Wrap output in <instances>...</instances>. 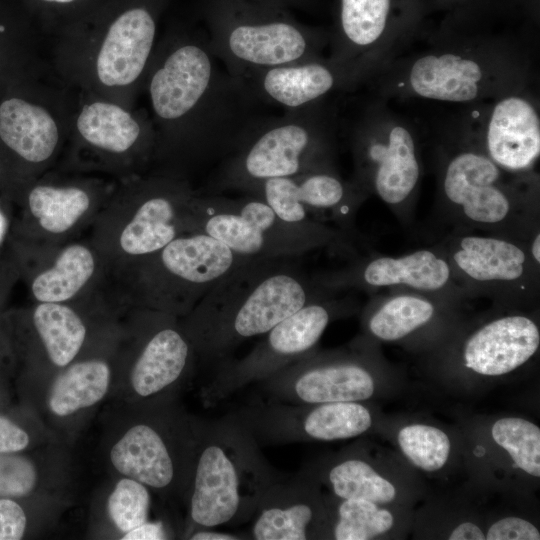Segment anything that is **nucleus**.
I'll return each mask as SVG.
<instances>
[{"mask_svg": "<svg viewBox=\"0 0 540 540\" xmlns=\"http://www.w3.org/2000/svg\"><path fill=\"white\" fill-rule=\"evenodd\" d=\"M151 490L132 478L118 476L106 496L104 516L115 538L150 520Z\"/></svg>", "mask_w": 540, "mask_h": 540, "instance_id": "nucleus-33", "label": "nucleus"}, {"mask_svg": "<svg viewBox=\"0 0 540 540\" xmlns=\"http://www.w3.org/2000/svg\"><path fill=\"white\" fill-rule=\"evenodd\" d=\"M330 294L296 258H250L220 279L180 324L197 359L221 363L244 341Z\"/></svg>", "mask_w": 540, "mask_h": 540, "instance_id": "nucleus-4", "label": "nucleus"}, {"mask_svg": "<svg viewBox=\"0 0 540 540\" xmlns=\"http://www.w3.org/2000/svg\"><path fill=\"white\" fill-rule=\"evenodd\" d=\"M360 351L317 354L255 383L268 400L291 404L362 402L376 389L371 367Z\"/></svg>", "mask_w": 540, "mask_h": 540, "instance_id": "nucleus-22", "label": "nucleus"}, {"mask_svg": "<svg viewBox=\"0 0 540 540\" xmlns=\"http://www.w3.org/2000/svg\"><path fill=\"white\" fill-rule=\"evenodd\" d=\"M244 193L264 200L285 221L332 222L351 235L355 213L367 199L338 170L268 179L251 185Z\"/></svg>", "mask_w": 540, "mask_h": 540, "instance_id": "nucleus-24", "label": "nucleus"}, {"mask_svg": "<svg viewBox=\"0 0 540 540\" xmlns=\"http://www.w3.org/2000/svg\"><path fill=\"white\" fill-rule=\"evenodd\" d=\"M431 13H444L443 22L461 29H483L508 18L502 0H424Z\"/></svg>", "mask_w": 540, "mask_h": 540, "instance_id": "nucleus-36", "label": "nucleus"}, {"mask_svg": "<svg viewBox=\"0 0 540 540\" xmlns=\"http://www.w3.org/2000/svg\"><path fill=\"white\" fill-rule=\"evenodd\" d=\"M47 3H55V4H68L75 2L76 0H42Z\"/></svg>", "mask_w": 540, "mask_h": 540, "instance_id": "nucleus-48", "label": "nucleus"}, {"mask_svg": "<svg viewBox=\"0 0 540 540\" xmlns=\"http://www.w3.org/2000/svg\"><path fill=\"white\" fill-rule=\"evenodd\" d=\"M466 107L480 146L497 166L513 174L539 175L540 106L536 83Z\"/></svg>", "mask_w": 540, "mask_h": 540, "instance_id": "nucleus-21", "label": "nucleus"}, {"mask_svg": "<svg viewBox=\"0 0 540 540\" xmlns=\"http://www.w3.org/2000/svg\"><path fill=\"white\" fill-rule=\"evenodd\" d=\"M190 540H241L245 535L218 531V528L195 529L185 536Z\"/></svg>", "mask_w": 540, "mask_h": 540, "instance_id": "nucleus-44", "label": "nucleus"}, {"mask_svg": "<svg viewBox=\"0 0 540 540\" xmlns=\"http://www.w3.org/2000/svg\"><path fill=\"white\" fill-rule=\"evenodd\" d=\"M219 61L208 38L173 34L157 43L143 85L154 170L190 179L231 154L264 117L262 104Z\"/></svg>", "mask_w": 540, "mask_h": 540, "instance_id": "nucleus-1", "label": "nucleus"}, {"mask_svg": "<svg viewBox=\"0 0 540 540\" xmlns=\"http://www.w3.org/2000/svg\"><path fill=\"white\" fill-rule=\"evenodd\" d=\"M249 522L247 539L330 538V501L303 473L290 479L279 478L262 495Z\"/></svg>", "mask_w": 540, "mask_h": 540, "instance_id": "nucleus-25", "label": "nucleus"}, {"mask_svg": "<svg viewBox=\"0 0 540 540\" xmlns=\"http://www.w3.org/2000/svg\"><path fill=\"white\" fill-rule=\"evenodd\" d=\"M491 435L517 468L540 477V429L536 424L519 417H504L494 422Z\"/></svg>", "mask_w": 540, "mask_h": 540, "instance_id": "nucleus-34", "label": "nucleus"}, {"mask_svg": "<svg viewBox=\"0 0 540 540\" xmlns=\"http://www.w3.org/2000/svg\"><path fill=\"white\" fill-rule=\"evenodd\" d=\"M189 178L151 170L118 181L93 221L88 241L113 280L128 267L189 233Z\"/></svg>", "mask_w": 540, "mask_h": 540, "instance_id": "nucleus-7", "label": "nucleus"}, {"mask_svg": "<svg viewBox=\"0 0 540 540\" xmlns=\"http://www.w3.org/2000/svg\"><path fill=\"white\" fill-rule=\"evenodd\" d=\"M62 169L102 173L119 181L149 171L155 133L144 111L84 93L75 103Z\"/></svg>", "mask_w": 540, "mask_h": 540, "instance_id": "nucleus-12", "label": "nucleus"}, {"mask_svg": "<svg viewBox=\"0 0 540 540\" xmlns=\"http://www.w3.org/2000/svg\"><path fill=\"white\" fill-rule=\"evenodd\" d=\"M43 446L32 450L0 453V498L43 504L48 491L58 484L59 472L49 463Z\"/></svg>", "mask_w": 540, "mask_h": 540, "instance_id": "nucleus-31", "label": "nucleus"}, {"mask_svg": "<svg viewBox=\"0 0 540 540\" xmlns=\"http://www.w3.org/2000/svg\"><path fill=\"white\" fill-rule=\"evenodd\" d=\"M96 298L79 303L33 302L11 310L19 357L17 387L46 379L65 368L111 325L109 309Z\"/></svg>", "mask_w": 540, "mask_h": 540, "instance_id": "nucleus-14", "label": "nucleus"}, {"mask_svg": "<svg viewBox=\"0 0 540 540\" xmlns=\"http://www.w3.org/2000/svg\"><path fill=\"white\" fill-rule=\"evenodd\" d=\"M537 322L520 311L499 315L476 328L462 346L464 367L483 376L508 374L538 352Z\"/></svg>", "mask_w": 540, "mask_h": 540, "instance_id": "nucleus-28", "label": "nucleus"}, {"mask_svg": "<svg viewBox=\"0 0 540 540\" xmlns=\"http://www.w3.org/2000/svg\"><path fill=\"white\" fill-rule=\"evenodd\" d=\"M238 81L261 104L285 111L327 100L337 92H352L367 83L359 70L324 56L257 70Z\"/></svg>", "mask_w": 540, "mask_h": 540, "instance_id": "nucleus-26", "label": "nucleus"}, {"mask_svg": "<svg viewBox=\"0 0 540 540\" xmlns=\"http://www.w3.org/2000/svg\"><path fill=\"white\" fill-rule=\"evenodd\" d=\"M487 540H539L536 526L519 517H505L494 522L485 535Z\"/></svg>", "mask_w": 540, "mask_h": 540, "instance_id": "nucleus-40", "label": "nucleus"}, {"mask_svg": "<svg viewBox=\"0 0 540 540\" xmlns=\"http://www.w3.org/2000/svg\"><path fill=\"white\" fill-rule=\"evenodd\" d=\"M211 48L237 80L267 68L323 57L329 33L272 17L219 18Z\"/></svg>", "mask_w": 540, "mask_h": 540, "instance_id": "nucleus-19", "label": "nucleus"}, {"mask_svg": "<svg viewBox=\"0 0 540 540\" xmlns=\"http://www.w3.org/2000/svg\"><path fill=\"white\" fill-rule=\"evenodd\" d=\"M437 124L433 140L436 206L453 230L529 241L539 231V175L497 166L483 151L466 106Z\"/></svg>", "mask_w": 540, "mask_h": 540, "instance_id": "nucleus-3", "label": "nucleus"}, {"mask_svg": "<svg viewBox=\"0 0 540 540\" xmlns=\"http://www.w3.org/2000/svg\"><path fill=\"white\" fill-rule=\"evenodd\" d=\"M248 259L205 233H187L140 259L114 281L127 308L183 318L220 279Z\"/></svg>", "mask_w": 540, "mask_h": 540, "instance_id": "nucleus-9", "label": "nucleus"}, {"mask_svg": "<svg viewBox=\"0 0 540 540\" xmlns=\"http://www.w3.org/2000/svg\"><path fill=\"white\" fill-rule=\"evenodd\" d=\"M43 504L0 498V540H21L33 535Z\"/></svg>", "mask_w": 540, "mask_h": 540, "instance_id": "nucleus-39", "label": "nucleus"}, {"mask_svg": "<svg viewBox=\"0 0 540 540\" xmlns=\"http://www.w3.org/2000/svg\"><path fill=\"white\" fill-rule=\"evenodd\" d=\"M323 100L281 116H264L240 145L221 160L205 194L244 193L273 178L337 170V109Z\"/></svg>", "mask_w": 540, "mask_h": 540, "instance_id": "nucleus-6", "label": "nucleus"}, {"mask_svg": "<svg viewBox=\"0 0 540 540\" xmlns=\"http://www.w3.org/2000/svg\"><path fill=\"white\" fill-rule=\"evenodd\" d=\"M279 478L260 445L233 419H202L181 537L195 529L249 522L262 495Z\"/></svg>", "mask_w": 540, "mask_h": 540, "instance_id": "nucleus-5", "label": "nucleus"}, {"mask_svg": "<svg viewBox=\"0 0 540 540\" xmlns=\"http://www.w3.org/2000/svg\"><path fill=\"white\" fill-rule=\"evenodd\" d=\"M449 540H484L485 534L482 529L472 523L463 522L456 526L449 535Z\"/></svg>", "mask_w": 540, "mask_h": 540, "instance_id": "nucleus-45", "label": "nucleus"}, {"mask_svg": "<svg viewBox=\"0 0 540 540\" xmlns=\"http://www.w3.org/2000/svg\"><path fill=\"white\" fill-rule=\"evenodd\" d=\"M336 294L313 300L286 317L245 357L221 363L202 391L206 403H215L251 383H257L314 351L329 323L353 310V301Z\"/></svg>", "mask_w": 540, "mask_h": 540, "instance_id": "nucleus-18", "label": "nucleus"}, {"mask_svg": "<svg viewBox=\"0 0 540 540\" xmlns=\"http://www.w3.org/2000/svg\"><path fill=\"white\" fill-rule=\"evenodd\" d=\"M33 302L78 303L97 296L109 274L91 243L73 240L47 257L23 265Z\"/></svg>", "mask_w": 540, "mask_h": 540, "instance_id": "nucleus-27", "label": "nucleus"}, {"mask_svg": "<svg viewBox=\"0 0 540 540\" xmlns=\"http://www.w3.org/2000/svg\"><path fill=\"white\" fill-rule=\"evenodd\" d=\"M398 445L405 457L416 467L435 472L448 461L450 439L441 429L426 424L402 427L397 435Z\"/></svg>", "mask_w": 540, "mask_h": 540, "instance_id": "nucleus-35", "label": "nucleus"}, {"mask_svg": "<svg viewBox=\"0 0 540 540\" xmlns=\"http://www.w3.org/2000/svg\"><path fill=\"white\" fill-rule=\"evenodd\" d=\"M129 310L123 335L126 347L122 339L116 370L126 402L140 406L176 402L197 360L180 318L144 308Z\"/></svg>", "mask_w": 540, "mask_h": 540, "instance_id": "nucleus-13", "label": "nucleus"}, {"mask_svg": "<svg viewBox=\"0 0 540 540\" xmlns=\"http://www.w3.org/2000/svg\"><path fill=\"white\" fill-rule=\"evenodd\" d=\"M176 538L164 520H148L121 537V540H164Z\"/></svg>", "mask_w": 540, "mask_h": 540, "instance_id": "nucleus-42", "label": "nucleus"}, {"mask_svg": "<svg viewBox=\"0 0 540 540\" xmlns=\"http://www.w3.org/2000/svg\"><path fill=\"white\" fill-rule=\"evenodd\" d=\"M13 217L0 206V256L12 253L6 252L5 248H11Z\"/></svg>", "mask_w": 540, "mask_h": 540, "instance_id": "nucleus-46", "label": "nucleus"}, {"mask_svg": "<svg viewBox=\"0 0 540 540\" xmlns=\"http://www.w3.org/2000/svg\"><path fill=\"white\" fill-rule=\"evenodd\" d=\"M20 277L13 254L0 256V313L6 296L16 278Z\"/></svg>", "mask_w": 540, "mask_h": 540, "instance_id": "nucleus-43", "label": "nucleus"}, {"mask_svg": "<svg viewBox=\"0 0 540 540\" xmlns=\"http://www.w3.org/2000/svg\"><path fill=\"white\" fill-rule=\"evenodd\" d=\"M510 19L538 28L540 23V0H502Z\"/></svg>", "mask_w": 540, "mask_h": 540, "instance_id": "nucleus-41", "label": "nucleus"}, {"mask_svg": "<svg viewBox=\"0 0 540 540\" xmlns=\"http://www.w3.org/2000/svg\"><path fill=\"white\" fill-rule=\"evenodd\" d=\"M129 405L107 451L111 469L152 492L185 501L201 420L176 402Z\"/></svg>", "mask_w": 540, "mask_h": 540, "instance_id": "nucleus-10", "label": "nucleus"}, {"mask_svg": "<svg viewBox=\"0 0 540 540\" xmlns=\"http://www.w3.org/2000/svg\"><path fill=\"white\" fill-rule=\"evenodd\" d=\"M536 29L427 28L366 85L374 96L464 106L536 83Z\"/></svg>", "mask_w": 540, "mask_h": 540, "instance_id": "nucleus-2", "label": "nucleus"}, {"mask_svg": "<svg viewBox=\"0 0 540 540\" xmlns=\"http://www.w3.org/2000/svg\"><path fill=\"white\" fill-rule=\"evenodd\" d=\"M335 498V497H334ZM330 500L331 538L336 540H369L380 536L394 525L390 511L380 504L363 499Z\"/></svg>", "mask_w": 540, "mask_h": 540, "instance_id": "nucleus-32", "label": "nucleus"}, {"mask_svg": "<svg viewBox=\"0 0 540 540\" xmlns=\"http://www.w3.org/2000/svg\"><path fill=\"white\" fill-rule=\"evenodd\" d=\"M529 251L532 259L540 264V230L535 232L529 241Z\"/></svg>", "mask_w": 540, "mask_h": 540, "instance_id": "nucleus-47", "label": "nucleus"}, {"mask_svg": "<svg viewBox=\"0 0 540 540\" xmlns=\"http://www.w3.org/2000/svg\"><path fill=\"white\" fill-rule=\"evenodd\" d=\"M529 241L452 229L436 245L469 298L486 296L512 308L539 297L540 264L530 255Z\"/></svg>", "mask_w": 540, "mask_h": 540, "instance_id": "nucleus-15", "label": "nucleus"}, {"mask_svg": "<svg viewBox=\"0 0 540 540\" xmlns=\"http://www.w3.org/2000/svg\"><path fill=\"white\" fill-rule=\"evenodd\" d=\"M124 335L110 325L76 360L44 380L17 388L20 403L42 424L68 429L97 408L114 386L118 355Z\"/></svg>", "mask_w": 540, "mask_h": 540, "instance_id": "nucleus-17", "label": "nucleus"}, {"mask_svg": "<svg viewBox=\"0 0 540 540\" xmlns=\"http://www.w3.org/2000/svg\"><path fill=\"white\" fill-rule=\"evenodd\" d=\"M312 277L332 293L351 289L374 292L384 288L411 290L458 302L469 298L437 245L397 257L373 254L357 258L340 269Z\"/></svg>", "mask_w": 540, "mask_h": 540, "instance_id": "nucleus-20", "label": "nucleus"}, {"mask_svg": "<svg viewBox=\"0 0 540 540\" xmlns=\"http://www.w3.org/2000/svg\"><path fill=\"white\" fill-rule=\"evenodd\" d=\"M304 475L324 484L338 499H363L386 504L396 498L395 486L357 454H344L321 468H308Z\"/></svg>", "mask_w": 540, "mask_h": 540, "instance_id": "nucleus-30", "label": "nucleus"}, {"mask_svg": "<svg viewBox=\"0 0 540 540\" xmlns=\"http://www.w3.org/2000/svg\"><path fill=\"white\" fill-rule=\"evenodd\" d=\"M430 13L424 0H339L328 57L359 70L368 83L428 28Z\"/></svg>", "mask_w": 540, "mask_h": 540, "instance_id": "nucleus-16", "label": "nucleus"}, {"mask_svg": "<svg viewBox=\"0 0 540 540\" xmlns=\"http://www.w3.org/2000/svg\"><path fill=\"white\" fill-rule=\"evenodd\" d=\"M20 357L11 312L0 313V409L11 406L17 393Z\"/></svg>", "mask_w": 540, "mask_h": 540, "instance_id": "nucleus-38", "label": "nucleus"}, {"mask_svg": "<svg viewBox=\"0 0 540 540\" xmlns=\"http://www.w3.org/2000/svg\"><path fill=\"white\" fill-rule=\"evenodd\" d=\"M460 302L411 290H390L375 295L364 312L369 336L384 342H397L432 324Z\"/></svg>", "mask_w": 540, "mask_h": 540, "instance_id": "nucleus-29", "label": "nucleus"}, {"mask_svg": "<svg viewBox=\"0 0 540 540\" xmlns=\"http://www.w3.org/2000/svg\"><path fill=\"white\" fill-rule=\"evenodd\" d=\"M421 135L388 101L374 96L350 127L351 181L378 197L404 224L412 221L424 174Z\"/></svg>", "mask_w": 540, "mask_h": 540, "instance_id": "nucleus-8", "label": "nucleus"}, {"mask_svg": "<svg viewBox=\"0 0 540 540\" xmlns=\"http://www.w3.org/2000/svg\"><path fill=\"white\" fill-rule=\"evenodd\" d=\"M116 184L89 173L53 171L26 186L11 248L21 266L47 257L90 228Z\"/></svg>", "mask_w": 540, "mask_h": 540, "instance_id": "nucleus-11", "label": "nucleus"}, {"mask_svg": "<svg viewBox=\"0 0 540 540\" xmlns=\"http://www.w3.org/2000/svg\"><path fill=\"white\" fill-rule=\"evenodd\" d=\"M75 103L45 86L37 100L11 97L0 104V140L26 168L30 183L52 170L64 151Z\"/></svg>", "mask_w": 540, "mask_h": 540, "instance_id": "nucleus-23", "label": "nucleus"}, {"mask_svg": "<svg viewBox=\"0 0 540 540\" xmlns=\"http://www.w3.org/2000/svg\"><path fill=\"white\" fill-rule=\"evenodd\" d=\"M43 426L21 403L0 409V453L32 450L45 445Z\"/></svg>", "mask_w": 540, "mask_h": 540, "instance_id": "nucleus-37", "label": "nucleus"}]
</instances>
